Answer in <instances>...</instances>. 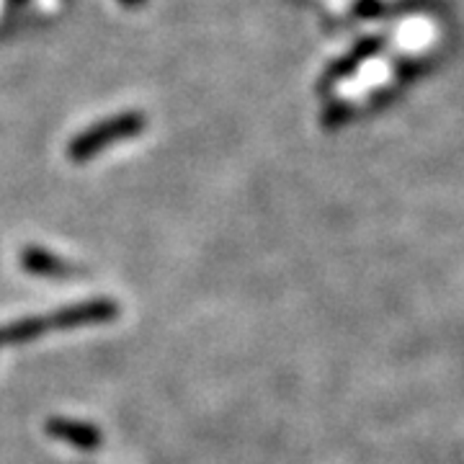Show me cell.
Wrapping results in <instances>:
<instances>
[{
    "label": "cell",
    "instance_id": "6da1fadb",
    "mask_svg": "<svg viewBox=\"0 0 464 464\" xmlns=\"http://www.w3.org/2000/svg\"><path fill=\"white\" fill-rule=\"evenodd\" d=\"M145 127H148V119L140 111H124V114H116L111 119H103L101 124L88 127L85 132L70 140L67 158L75 160V163H85V160L96 158V155H101L103 150L111 148L116 142L142 134Z\"/></svg>",
    "mask_w": 464,
    "mask_h": 464
},
{
    "label": "cell",
    "instance_id": "3957f363",
    "mask_svg": "<svg viewBox=\"0 0 464 464\" xmlns=\"http://www.w3.org/2000/svg\"><path fill=\"white\" fill-rule=\"evenodd\" d=\"M21 268L32 276H47V279H60V276H70L72 268L67 261L57 258L50 250L39 248V246H26L21 250Z\"/></svg>",
    "mask_w": 464,
    "mask_h": 464
},
{
    "label": "cell",
    "instance_id": "7a4b0ae2",
    "mask_svg": "<svg viewBox=\"0 0 464 464\" xmlns=\"http://www.w3.org/2000/svg\"><path fill=\"white\" fill-rule=\"evenodd\" d=\"M47 433L52 439H60L70 447L83 449V451H93L103 444V436L96 426L83 423V420H70V418H52L47 420Z\"/></svg>",
    "mask_w": 464,
    "mask_h": 464
},
{
    "label": "cell",
    "instance_id": "277c9868",
    "mask_svg": "<svg viewBox=\"0 0 464 464\" xmlns=\"http://www.w3.org/2000/svg\"><path fill=\"white\" fill-rule=\"evenodd\" d=\"M121 5H127V8H140V5H145L148 0H119Z\"/></svg>",
    "mask_w": 464,
    "mask_h": 464
}]
</instances>
